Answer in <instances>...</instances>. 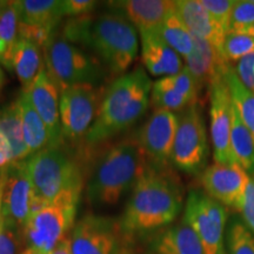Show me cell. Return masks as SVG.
<instances>
[{
	"instance_id": "29",
	"label": "cell",
	"mask_w": 254,
	"mask_h": 254,
	"mask_svg": "<svg viewBox=\"0 0 254 254\" xmlns=\"http://www.w3.org/2000/svg\"><path fill=\"white\" fill-rule=\"evenodd\" d=\"M151 104L154 109H163L168 111H184L187 107L194 105L189 98L174 90L172 86L164 80L159 79L153 84L151 92Z\"/></svg>"
},
{
	"instance_id": "17",
	"label": "cell",
	"mask_w": 254,
	"mask_h": 254,
	"mask_svg": "<svg viewBox=\"0 0 254 254\" xmlns=\"http://www.w3.org/2000/svg\"><path fill=\"white\" fill-rule=\"evenodd\" d=\"M174 6L178 15L192 36L208 41L222 56L226 32L214 20L207 9L200 4L199 0H178L174 1Z\"/></svg>"
},
{
	"instance_id": "42",
	"label": "cell",
	"mask_w": 254,
	"mask_h": 254,
	"mask_svg": "<svg viewBox=\"0 0 254 254\" xmlns=\"http://www.w3.org/2000/svg\"><path fill=\"white\" fill-rule=\"evenodd\" d=\"M4 85H5V73L2 71L1 65H0V93H1V90L2 87H4Z\"/></svg>"
},
{
	"instance_id": "6",
	"label": "cell",
	"mask_w": 254,
	"mask_h": 254,
	"mask_svg": "<svg viewBox=\"0 0 254 254\" xmlns=\"http://www.w3.org/2000/svg\"><path fill=\"white\" fill-rule=\"evenodd\" d=\"M82 186L63 190L50 205L33 213L21 230L26 249L52 253L72 230Z\"/></svg>"
},
{
	"instance_id": "37",
	"label": "cell",
	"mask_w": 254,
	"mask_h": 254,
	"mask_svg": "<svg viewBox=\"0 0 254 254\" xmlns=\"http://www.w3.org/2000/svg\"><path fill=\"white\" fill-rule=\"evenodd\" d=\"M236 72L244 86L254 93V53L238 62Z\"/></svg>"
},
{
	"instance_id": "41",
	"label": "cell",
	"mask_w": 254,
	"mask_h": 254,
	"mask_svg": "<svg viewBox=\"0 0 254 254\" xmlns=\"http://www.w3.org/2000/svg\"><path fill=\"white\" fill-rule=\"evenodd\" d=\"M236 32H240V33H245V34H249V36L254 37V24L251 25V26H249V27L244 28V30L236 31Z\"/></svg>"
},
{
	"instance_id": "13",
	"label": "cell",
	"mask_w": 254,
	"mask_h": 254,
	"mask_svg": "<svg viewBox=\"0 0 254 254\" xmlns=\"http://www.w3.org/2000/svg\"><path fill=\"white\" fill-rule=\"evenodd\" d=\"M225 69L219 73L208 86L209 132L215 163L231 165L236 163L231 148L233 100L225 78Z\"/></svg>"
},
{
	"instance_id": "12",
	"label": "cell",
	"mask_w": 254,
	"mask_h": 254,
	"mask_svg": "<svg viewBox=\"0 0 254 254\" xmlns=\"http://www.w3.org/2000/svg\"><path fill=\"white\" fill-rule=\"evenodd\" d=\"M34 193L26 159L11 161L0 173V220L23 230L32 214Z\"/></svg>"
},
{
	"instance_id": "8",
	"label": "cell",
	"mask_w": 254,
	"mask_h": 254,
	"mask_svg": "<svg viewBox=\"0 0 254 254\" xmlns=\"http://www.w3.org/2000/svg\"><path fill=\"white\" fill-rule=\"evenodd\" d=\"M209 146L207 129L199 103L187 107L178 116L171 164L190 176H199L206 170Z\"/></svg>"
},
{
	"instance_id": "19",
	"label": "cell",
	"mask_w": 254,
	"mask_h": 254,
	"mask_svg": "<svg viewBox=\"0 0 254 254\" xmlns=\"http://www.w3.org/2000/svg\"><path fill=\"white\" fill-rule=\"evenodd\" d=\"M110 5L120 9L124 17L139 32H157L174 9V1L168 0H125L110 2Z\"/></svg>"
},
{
	"instance_id": "11",
	"label": "cell",
	"mask_w": 254,
	"mask_h": 254,
	"mask_svg": "<svg viewBox=\"0 0 254 254\" xmlns=\"http://www.w3.org/2000/svg\"><path fill=\"white\" fill-rule=\"evenodd\" d=\"M99 88L81 84L60 92L59 112L64 141L69 144L86 138L100 107Z\"/></svg>"
},
{
	"instance_id": "31",
	"label": "cell",
	"mask_w": 254,
	"mask_h": 254,
	"mask_svg": "<svg viewBox=\"0 0 254 254\" xmlns=\"http://www.w3.org/2000/svg\"><path fill=\"white\" fill-rule=\"evenodd\" d=\"M253 53L254 37L236 31L227 32L222 46V57L227 63L239 62L241 58Z\"/></svg>"
},
{
	"instance_id": "43",
	"label": "cell",
	"mask_w": 254,
	"mask_h": 254,
	"mask_svg": "<svg viewBox=\"0 0 254 254\" xmlns=\"http://www.w3.org/2000/svg\"><path fill=\"white\" fill-rule=\"evenodd\" d=\"M8 1H5V0H0V17H1L2 12L5 11V8L7 7Z\"/></svg>"
},
{
	"instance_id": "4",
	"label": "cell",
	"mask_w": 254,
	"mask_h": 254,
	"mask_svg": "<svg viewBox=\"0 0 254 254\" xmlns=\"http://www.w3.org/2000/svg\"><path fill=\"white\" fill-rule=\"evenodd\" d=\"M136 138L118 142L95 164L86 186L88 202L99 207L113 206L133 190L151 166Z\"/></svg>"
},
{
	"instance_id": "24",
	"label": "cell",
	"mask_w": 254,
	"mask_h": 254,
	"mask_svg": "<svg viewBox=\"0 0 254 254\" xmlns=\"http://www.w3.org/2000/svg\"><path fill=\"white\" fill-rule=\"evenodd\" d=\"M64 17L62 0H23L20 1V21L31 26L55 32Z\"/></svg>"
},
{
	"instance_id": "40",
	"label": "cell",
	"mask_w": 254,
	"mask_h": 254,
	"mask_svg": "<svg viewBox=\"0 0 254 254\" xmlns=\"http://www.w3.org/2000/svg\"><path fill=\"white\" fill-rule=\"evenodd\" d=\"M11 158L8 157L7 154L4 153V152L0 151V168H4L8 163H11Z\"/></svg>"
},
{
	"instance_id": "10",
	"label": "cell",
	"mask_w": 254,
	"mask_h": 254,
	"mask_svg": "<svg viewBox=\"0 0 254 254\" xmlns=\"http://www.w3.org/2000/svg\"><path fill=\"white\" fill-rule=\"evenodd\" d=\"M132 237L112 218L87 214L72 230V254H129Z\"/></svg>"
},
{
	"instance_id": "26",
	"label": "cell",
	"mask_w": 254,
	"mask_h": 254,
	"mask_svg": "<svg viewBox=\"0 0 254 254\" xmlns=\"http://www.w3.org/2000/svg\"><path fill=\"white\" fill-rule=\"evenodd\" d=\"M231 148L234 160L249 174L254 173V138L233 104L231 128Z\"/></svg>"
},
{
	"instance_id": "16",
	"label": "cell",
	"mask_w": 254,
	"mask_h": 254,
	"mask_svg": "<svg viewBox=\"0 0 254 254\" xmlns=\"http://www.w3.org/2000/svg\"><path fill=\"white\" fill-rule=\"evenodd\" d=\"M24 92H26L32 106L45 124L47 134H49L47 147L63 146L64 139L62 134V124H60L59 90L52 78L50 77L45 66L40 71L33 85Z\"/></svg>"
},
{
	"instance_id": "22",
	"label": "cell",
	"mask_w": 254,
	"mask_h": 254,
	"mask_svg": "<svg viewBox=\"0 0 254 254\" xmlns=\"http://www.w3.org/2000/svg\"><path fill=\"white\" fill-rule=\"evenodd\" d=\"M44 66L40 47L30 40L18 38L12 49V69L23 91H27L33 85Z\"/></svg>"
},
{
	"instance_id": "34",
	"label": "cell",
	"mask_w": 254,
	"mask_h": 254,
	"mask_svg": "<svg viewBox=\"0 0 254 254\" xmlns=\"http://www.w3.org/2000/svg\"><path fill=\"white\" fill-rule=\"evenodd\" d=\"M199 1L227 33L230 31L232 12L237 4V0H199Z\"/></svg>"
},
{
	"instance_id": "14",
	"label": "cell",
	"mask_w": 254,
	"mask_h": 254,
	"mask_svg": "<svg viewBox=\"0 0 254 254\" xmlns=\"http://www.w3.org/2000/svg\"><path fill=\"white\" fill-rule=\"evenodd\" d=\"M177 127V114L163 109H154L141 126L136 139L153 166L167 167L171 163Z\"/></svg>"
},
{
	"instance_id": "38",
	"label": "cell",
	"mask_w": 254,
	"mask_h": 254,
	"mask_svg": "<svg viewBox=\"0 0 254 254\" xmlns=\"http://www.w3.org/2000/svg\"><path fill=\"white\" fill-rule=\"evenodd\" d=\"M63 14L69 17H80V15L92 13L97 1L92 0H63Z\"/></svg>"
},
{
	"instance_id": "35",
	"label": "cell",
	"mask_w": 254,
	"mask_h": 254,
	"mask_svg": "<svg viewBox=\"0 0 254 254\" xmlns=\"http://www.w3.org/2000/svg\"><path fill=\"white\" fill-rule=\"evenodd\" d=\"M254 24V0H239L232 12L230 31H241Z\"/></svg>"
},
{
	"instance_id": "15",
	"label": "cell",
	"mask_w": 254,
	"mask_h": 254,
	"mask_svg": "<svg viewBox=\"0 0 254 254\" xmlns=\"http://www.w3.org/2000/svg\"><path fill=\"white\" fill-rule=\"evenodd\" d=\"M200 182L206 194L225 207L240 212L250 182V174L239 164L214 163L206 167L200 177Z\"/></svg>"
},
{
	"instance_id": "1",
	"label": "cell",
	"mask_w": 254,
	"mask_h": 254,
	"mask_svg": "<svg viewBox=\"0 0 254 254\" xmlns=\"http://www.w3.org/2000/svg\"><path fill=\"white\" fill-rule=\"evenodd\" d=\"M62 36L93 52L105 67L119 77L125 74L138 56V31L119 12L71 18L64 25Z\"/></svg>"
},
{
	"instance_id": "39",
	"label": "cell",
	"mask_w": 254,
	"mask_h": 254,
	"mask_svg": "<svg viewBox=\"0 0 254 254\" xmlns=\"http://www.w3.org/2000/svg\"><path fill=\"white\" fill-rule=\"evenodd\" d=\"M52 254H72L71 250V237L66 236L57 247L53 250Z\"/></svg>"
},
{
	"instance_id": "32",
	"label": "cell",
	"mask_w": 254,
	"mask_h": 254,
	"mask_svg": "<svg viewBox=\"0 0 254 254\" xmlns=\"http://www.w3.org/2000/svg\"><path fill=\"white\" fill-rule=\"evenodd\" d=\"M20 24V1H8L7 7L0 17V39L13 49L18 39V30Z\"/></svg>"
},
{
	"instance_id": "9",
	"label": "cell",
	"mask_w": 254,
	"mask_h": 254,
	"mask_svg": "<svg viewBox=\"0 0 254 254\" xmlns=\"http://www.w3.org/2000/svg\"><path fill=\"white\" fill-rule=\"evenodd\" d=\"M228 212L201 190H190L185 204L183 221L195 232L205 254H227L225 249V228Z\"/></svg>"
},
{
	"instance_id": "36",
	"label": "cell",
	"mask_w": 254,
	"mask_h": 254,
	"mask_svg": "<svg viewBox=\"0 0 254 254\" xmlns=\"http://www.w3.org/2000/svg\"><path fill=\"white\" fill-rule=\"evenodd\" d=\"M240 213L243 215V220L245 225L254 234V173L250 174V182L247 185Z\"/></svg>"
},
{
	"instance_id": "5",
	"label": "cell",
	"mask_w": 254,
	"mask_h": 254,
	"mask_svg": "<svg viewBox=\"0 0 254 254\" xmlns=\"http://www.w3.org/2000/svg\"><path fill=\"white\" fill-rule=\"evenodd\" d=\"M26 165L34 193L32 214L50 205L63 190L84 186L81 165L63 146L30 155Z\"/></svg>"
},
{
	"instance_id": "20",
	"label": "cell",
	"mask_w": 254,
	"mask_h": 254,
	"mask_svg": "<svg viewBox=\"0 0 254 254\" xmlns=\"http://www.w3.org/2000/svg\"><path fill=\"white\" fill-rule=\"evenodd\" d=\"M193 39V50L185 59L186 67L198 81L200 87L204 88V86L211 85L219 73L224 71L228 63L208 41L194 36Z\"/></svg>"
},
{
	"instance_id": "30",
	"label": "cell",
	"mask_w": 254,
	"mask_h": 254,
	"mask_svg": "<svg viewBox=\"0 0 254 254\" xmlns=\"http://www.w3.org/2000/svg\"><path fill=\"white\" fill-rule=\"evenodd\" d=\"M225 244L227 254H254V234L238 218L228 222Z\"/></svg>"
},
{
	"instance_id": "21",
	"label": "cell",
	"mask_w": 254,
	"mask_h": 254,
	"mask_svg": "<svg viewBox=\"0 0 254 254\" xmlns=\"http://www.w3.org/2000/svg\"><path fill=\"white\" fill-rule=\"evenodd\" d=\"M151 247L155 254H205L201 241L185 221L154 234Z\"/></svg>"
},
{
	"instance_id": "28",
	"label": "cell",
	"mask_w": 254,
	"mask_h": 254,
	"mask_svg": "<svg viewBox=\"0 0 254 254\" xmlns=\"http://www.w3.org/2000/svg\"><path fill=\"white\" fill-rule=\"evenodd\" d=\"M225 78H226L234 106L241 120L249 127L254 138V93L244 86L238 77L236 69L232 67L230 64L225 69Z\"/></svg>"
},
{
	"instance_id": "23",
	"label": "cell",
	"mask_w": 254,
	"mask_h": 254,
	"mask_svg": "<svg viewBox=\"0 0 254 254\" xmlns=\"http://www.w3.org/2000/svg\"><path fill=\"white\" fill-rule=\"evenodd\" d=\"M17 101L20 111L24 139L30 151V155H32L49 146V134L45 124L32 106L26 92H21Z\"/></svg>"
},
{
	"instance_id": "27",
	"label": "cell",
	"mask_w": 254,
	"mask_h": 254,
	"mask_svg": "<svg viewBox=\"0 0 254 254\" xmlns=\"http://www.w3.org/2000/svg\"><path fill=\"white\" fill-rule=\"evenodd\" d=\"M157 33L171 49H173L178 55L184 57L185 59L192 52L194 39H193L192 33L176 12V6H174L173 11L165 19Z\"/></svg>"
},
{
	"instance_id": "7",
	"label": "cell",
	"mask_w": 254,
	"mask_h": 254,
	"mask_svg": "<svg viewBox=\"0 0 254 254\" xmlns=\"http://www.w3.org/2000/svg\"><path fill=\"white\" fill-rule=\"evenodd\" d=\"M45 67L60 92L75 85L98 86L106 67L97 57L66 40L62 34L51 37L44 47Z\"/></svg>"
},
{
	"instance_id": "25",
	"label": "cell",
	"mask_w": 254,
	"mask_h": 254,
	"mask_svg": "<svg viewBox=\"0 0 254 254\" xmlns=\"http://www.w3.org/2000/svg\"><path fill=\"white\" fill-rule=\"evenodd\" d=\"M0 132L7 140L12 152V161L25 160L30 157L21 126L20 111L15 100L0 111Z\"/></svg>"
},
{
	"instance_id": "18",
	"label": "cell",
	"mask_w": 254,
	"mask_h": 254,
	"mask_svg": "<svg viewBox=\"0 0 254 254\" xmlns=\"http://www.w3.org/2000/svg\"><path fill=\"white\" fill-rule=\"evenodd\" d=\"M141 62L152 75L170 77L183 69L182 58L161 39L157 32L141 31Z\"/></svg>"
},
{
	"instance_id": "44",
	"label": "cell",
	"mask_w": 254,
	"mask_h": 254,
	"mask_svg": "<svg viewBox=\"0 0 254 254\" xmlns=\"http://www.w3.org/2000/svg\"><path fill=\"white\" fill-rule=\"evenodd\" d=\"M23 254H52V253H43V252H38V251H34L31 249H26L23 252Z\"/></svg>"
},
{
	"instance_id": "3",
	"label": "cell",
	"mask_w": 254,
	"mask_h": 254,
	"mask_svg": "<svg viewBox=\"0 0 254 254\" xmlns=\"http://www.w3.org/2000/svg\"><path fill=\"white\" fill-rule=\"evenodd\" d=\"M152 87L150 77L140 66L113 80L103 95L86 142L92 145L109 140L140 120L150 106Z\"/></svg>"
},
{
	"instance_id": "33",
	"label": "cell",
	"mask_w": 254,
	"mask_h": 254,
	"mask_svg": "<svg viewBox=\"0 0 254 254\" xmlns=\"http://www.w3.org/2000/svg\"><path fill=\"white\" fill-rule=\"evenodd\" d=\"M25 247L21 230L0 220V254H23Z\"/></svg>"
},
{
	"instance_id": "2",
	"label": "cell",
	"mask_w": 254,
	"mask_h": 254,
	"mask_svg": "<svg viewBox=\"0 0 254 254\" xmlns=\"http://www.w3.org/2000/svg\"><path fill=\"white\" fill-rule=\"evenodd\" d=\"M183 204L182 184L176 174L151 165L133 187L119 222L129 237L160 230L176 220Z\"/></svg>"
}]
</instances>
